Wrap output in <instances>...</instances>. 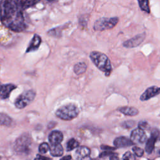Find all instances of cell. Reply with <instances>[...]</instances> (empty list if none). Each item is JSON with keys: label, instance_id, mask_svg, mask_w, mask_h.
I'll use <instances>...</instances> for the list:
<instances>
[{"label": "cell", "instance_id": "26", "mask_svg": "<svg viewBox=\"0 0 160 160\" xmlns=\"http://www.w3.org/2000/svg\"><path fill=\"white\" fill-rule=\"evenodd\" d=\"M132 149L134 153L138 157H141L144 154V150L141 148H139L137 146H134Z\"/></svg>", "mask_w": 160, "mask_h": 160}, {"label": "cell", "instance_id": "29", "mask_svg": "<svg viewBox=\"0 0 160 160\" xmlns=\"http://www.w3.org/2000/svg\"><path fill=\"white\" fill-rule=\"evenodd\" d=\"M148 127H149V124L146 121H140L138 124V128H139L143 130L147 129L148 128Z\"/></svg>", "mask_w": 160, "mask_h": 160}, {"label": "cell", "instance_id": "14", "mask_svg": "<svg viewBox=\"0 0 160 160\" xmlns=\"http://www.w3.org/2000/svg\"><path fill=\"white\" fill-rule=\"evenodd\" d=\"M16 88V86L13 84H2L1 87V92H0V96L2 99H7L11 92L14 89Z\"/></svg>", "mask_w": 160, "mask_h": 160}, {"label": "cell", "instance_id": "10", "mask_svg": "<svg viewBox=\"0 0 160 160\" xmlns=\"http://www.w3.org/2000/svg\"><path fill=\"white\" fill-rule=\"evenodd\" d=\"M160 94V87L151 86L148 88L140 96L141 101H147Z\"/></svg>", "mask_w": 160, "mask_h": 160}, {"label": "cell", "instance_id": "1", "mask_svg": "<svg viewBox=\"0 0 160 160\" xmlns=\"http://www.w3.org/2000/svg\"><path fill=\"white\" fill-rule=\"evenodd\" d=\"M23 11L17 0H1V21L2 24L16 32L26 30L27 25Z\"/></svg>", "mask_w": 160, "mask_h": 160}, {"label": "cell", "instance_id": "5", "mask_svg": "<svg viewBox=\"0 0 160 160\" xmlns=\"http://www.w3.org/2000/svg\"><path fill=\"white\" fill-rule=\"evenodd\" d=\"M31 144V138L30 136L27 133H24L16 140L14 145V150L18 153L27 152L29 151Z\"/></svg>", "mask_w": 160, "mask_h": 160}, {"label": "cell", "instance_id": "28", "mask_svg": "<svg viewBox=\"0 0 160 160\" xmlns=\"http://www.w3.org/2000/svg\"><path fill=\"white\" fill-rule=\"evenodd\" d=\"M88 18H86V16H81L79 19V24L81 26L84 27L87 24V21H88Z\"/></svg>", "mask_w": 160, "mask_h": 160}, {"label": "cell", "instance_id": "3", "mask_svg": "<svg viewBox=\"0 0 160 160\" xmlns=\"http://www.w3.org/2000/svg\"><path fill=\"white\" fill-rule=\"evenodd\" d=\"M79 111L78 108L74 104H69L58 108L56 110L55 114L61 119L69 121L76 118L79 114Z\"/></svg>", "mask_w": 160, "mask_h": 160}, {"label": "cell", "instance_id": "19", "mask_svg": "<svg viewBox=\"0 0 160 160\" xmlns=\"http://www.w3.org/2000/svg\"><path fill=\"white\" fill-rule=\"evenodd\" d=\"M87 69V65L84 62H79L77 64H76L74 66L73 70L75 74L77 75H79L81 74H83L86 72Z\"/></svg>", "mask_w": 160, "mask_h": 160}, {"label": "cell", "instance_id": "9", "mask_svg": "<svg viewBox=\"0 0 160 160\" xmlns=\"http://www.w3.org/2000/svg\"><path fill=\"white\" fill-rule=\"evenodd\" d=\"M159 134V131L157 129H154L152 131L151 136L148 139L145 146V151L148 154H151L154 149Z\"/></svg>", "mask_w": 160, "mask_h": 160}, {"label": "cell", "instance_id": "31", "mask_svg": "<svg viewBox=\"0 0 160 160\" xmlns=\"http://www.w3.org/2000/svg\"><path fill=\"white\" fill-rule=\"evenodd\" d=\"M34 160H51V159H49V158H47V157L42 156L41 155L38 154L36 156V158H35V159Z\"/></svg>", "mask_w": 160, "mask_h": 160}, {"label": "cell", "instance_id": "8", "mask_svg": "<svg viewBox=\"0 0 160 160\" xmlns=\"http://www.w3.org/2000/svg\"><path fill=\"white\" fill-rule=\"evenodd\" d=\"M130 139L134 144H142L146 141L147 136L143 129L138 128L131 132Z\"/></svg>", "mask_w": 160, "mask_h": 160}, {"label": "cell", "instance_id": "16", "mask_svg": "<svg viewBox=\"0 0 160 160\" xmlns=\"http://www.w3.org/2000/svg\"><path fill=\"white\" fill-rule=\"evenodd\" d=\"M118 110L126 116H134L138 114L139 111L134 107H129V106H123L119 108Z\"/></svg>", "mask_w": 160, "mask_h": 160}, {"label": "cell", "instance_id": "24", "mask_svg": "<svg viewBox=\"0 0 160 160\" xmlns=\"http://www.w3.org/2000/svg\"><path fill=\"white\" fill-rule=\"evenodd\" d=\"M49 149H50V147L48 143L42 142L39 145L38 151L40 153L44 154V153H46L49 150Z\"/></svg>", "mask_w": 160, "mask_h": 160}, {"label": "cell", "instance_id": "33", "mask_svg": "<svg viewBox=\"0 0 160 160\" xmlns=\"http://www.w3.org/2000/svg\"><path fill=\"white\" fill-rule=\"evenodd\" d=\"M101 149H104L105 151L106 150H108V151H112V150H114L116 149V148H112V147H109V146H105V145H102L101 146Z\"/></svg>", "mask_w": 160, "mask_h": 160}, {"label": "cell", "instance_id": "30", "mask_svg": "<svg viewBox=\"0 0 160 160\" xmlns=\"http://www.w3.org/2000/svg\"><path fill=\"white\" fill-rule=\"evenodd\" d=\"M114 154V152H111V151H103L102 152H101L100 154H99V158H103L104 157H106V156H111L112 155Z\"/></svg>", "mask_w": 160, "mask_h": 160}, {"label": "cell", "instance_id": "7", "mask_svg": "<svg viewBox=\"0 0 160 160\" xmlns=\"http://www.w3.org/2000/svg\"><path fill=\"white\" fill-rule=\"evenodd\" d=\"M146 38V33L142 32L138 34L132 38L124 41L122 44L123 46L126 48H133L140 45Z\"/></svg>", "mask_w": 160, "mask_h": 160}, {"label": "cell", "instance_id": "36", "mask_svg": "<svg viewBox=\"0 0 160 160\" xmlns=\"http://www.w3.org/2000/svg\"><path fill=\"white\" fill-rule=\"evenodd\" d=\"M46 1H50V2H52V1H54L55 0H46Z\"/></svg>", "mask_w": 160, "mask_h": 160}, {"label": "cell", "instance_id": "32", "mask_svg": "<svg viewBox=\"0 0 160 160\" xmlns=\"http://www.w3.org/2000/svg\"><path fill=\"white\" fill-rule=\"evenodd\" d=\"M154 149L156 150V152L160 154V139L158 141L157 143H156Z\"/></svg>", "mask_w": 160, "mask_h": 160}, {"label": "cell", "instance_id": "12", "mask_svg": "<svg viewBox=\"0 0 160 160\" xmlns=\"http://www.w3.org/2000/svg\"><path fill=\"white\" fill-rule=\"evenodd\" d=\"M48 139L51 145L58 144H60L63 140V134L61 131L55 130L49 134Z\"/></svg>", "mask_w": 160, "mask_h": 160}, {"label": "cell", "instance_id": "17", "mask_svg": "<svg viewBox=\"0 0 160 160\" xmlns=\"http://www.w3.org/2000/svg\"><path fill=\"white\" fill-rule=\"evenodd\" d=\"M49 151H50V154L52 156L59 157L62 156L63 154V148L61 144L51 145L50 146Z\"/></svg>", "mask_w": 160, "mask_h": 160}, {"label": "cell", "instance_id": "23", "mask_svg": "<svg viewBox=\"0 0 160 160\" xmlns=\"http://www.w3.org/2000/svg\"><path fill=\"white\" fill-rule=\"evenodd\" d=\"M79 144L77 140H76L74 138L71 139L70 140L68 141L66 144V149L68 151H72V149L78 148L79 146Z\"/></svg>", "mask_w": 160, "mask_h": 160}, {"label": "cell", "instance_id": "2", "mask_svg": "<svg viewBox=\"0 0 160 160\" xmlns=\"http://www.w3.org/2000/svg\"><path fill=\"white\" fill-rule=\"evenodd\" d=\"M89 58L99 70L104 72L106 76H108L111 74L112 70L111 61L105 54L94 51L90 53Z\"/></svg>", "mask_w": 160, "mask_h": 160}, {"label": "cell", "instance_id": "18", "mask_svg": "<svg viewBox=\"0 0 160 160\" xmlns=\"http://www.w3.org/2000/svg\"><path fill=\"white\" fill-rule=\"evenodd\" d=\"M17 1L23 10H26L28 8L34 6L40 1V0H17Z\"/></svg>", "mask_w": 160, "mask_h": 160}, {"label": "cell", "instance_id": "11", "mask_svg": "<svg viewBox=\"0 0 160 160\" xmlns=\"http://www.w3.org/2000/svg\"><path fill=\"white\" fill-rule=\"evenodd\" d=\"M41 43V38L38 34H34L26 49V52L27 53L31 52H33L38 50Z\"/></svg>", "mask_w": 160, "mask_h": 160}, {"label": "cell", "instance_id": "34", "mask_svg": "<svg viewBox=\"0 0 160 160\" xmlns=\"http://www.w3.org/2000/svg\"><path fill=\"white\" fill-rule=\"evenodd\" d=\"M109 160H120V159H119V158L116 156V154H113V155H112V156H110Z\"/></svg>", "mask_w": 160, "mask_h": 160}, {"label": "cell", "instance_id": "25", "mask_svg": "<svg viewBox=\"0 0 160 160\" xmlns=\"http://www.w3.org/2000/svg\"><path fill=\"white\" fill-rule=\"evenodd\" d=\"M123 160H136V158L134 154L131 152L130 151H127L122 156Z\"/></svg>", "mask_w": 160, "mask_h": 160}, {"label": "cell", "instance_id": "35", "mask_svg": "<svg viewBox=\"0 0 160 160\" xmlns=\"http://www.w3.org/2000/svg\"><path fill=\"white\" fill-rule=\"evenodd\" d=\"M71 156L70 155H68V156H65L62 157L59 160H71Z\"/></svg>", "mask_w": 160, "mask_h": 160}, {"label": "cell", "instance_id": "13", "mask_svg": "<svg viewBox=\"0 0 160 160\" xmlns=\"http://www.w3.org/2000/svg\"><path fill=\"white\" fill-rule=\"evenodd\" d=\"M116 148H124L132 146L134 144L131 139H128L124 136H121L116 138L113 142Z\"/></svg>", "mask_w": 160, "mask_h": 160}, {"label": "cell", "instance_id": "20", "mask_svg": "<svg viewBox=\"0 0 160 160\" xmlns=\"http://www.w3.org/2000/svg\"><path fill=\"white\" fill-rule=\"evenodd\" d=\"M63 29H64V28H62V27H61V26H58V27H56L55 28L49 30L47 33L49 36L59 38L61 36V32L62 31Z\"/></svg>", "mask_w": 160, "mask_h": 160}, {"label": "cell", "instance_id": "6", "mask_svg": "<svg viewBox=\"0 0 160 160\" xmlns=\"http://www.w3.org/2000/svg\"><path fill=\"white\" fill-rule=\"evenodd\" d=\"M36 92L33 90H28L22 92L15 100L14 104L18 109H22L29 104L35 98Z\"/></svg>", "mask_w": 160, "mask_h": 160}, {"label": "cell", "instance_id": "27", "mask_svg": "<svg viewBox=\"0 0 160 160\" xmlns=\"http://www.w3.org/2000/svg\"><path fill=\"white\" fill-rule=\"evenodd\" d=\"M134 125H135V122L131 120L124 121L122 124V126L125 128H132Z\"/></svg>", "mask_w": 160, "mask_h": 160}, {"label": "cell", "instance_id": "22", "mask_svg": "<svg viewBox=\"0 0 160 160\" xmlns=\"http://www.w3.org/2000/svg\"><path fill=\"white\" fill-rule=\"evenodd\" d=\"M139 8L141 9L147 13L150 12V8L149 5V0H138Z\"/></svg>", "mask_w": 160, "mask_h": 160}, {"label": "cell", "instance_id": "4", "mask_svg": "<svg viewBox=\"0 0 160 160\" xmlns=\"http://www.w3.org/2000/svg\"><path fill=\"white\" fill-rule=\"evenodd\" d=\"M119 22L118 17L112 18H101L97 19L93 25L94 31H102L112 29Z\"/></svg>", "mask_w": 160, "mask_h": 160}, {"label": "cell", "instance_id": "15", "mask_svg": "<svg viewBox=\"0 0 160 160\" xmlns=\"http://www.w3.org/2000/svg\"><path fill=\"white\" fill-rule=\"evenodd\" d=\"M91 154L90 149L86 146H80L76 151L75 156L79 160H84L89 158Z\"/></svg>", "mask_w": 160, "mask_h": 160}, {"label": "cell", "instance_id": "21", "mask_svg": "<svg viewBox=\"0 0 160 160\" xmlns=\"http://www.w3.org/2000/svg\"><path fill=\"white\" fill-rule=\"evenodd\" d=\"M0 122H1V125H4V126H9L11 122H12V119L11 118V117H9V116H8L6 114L4 113H1L0 114Z\"/></svg>", "mask_w": 160, "mask_h": 160}]
</instances>
